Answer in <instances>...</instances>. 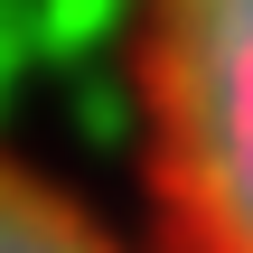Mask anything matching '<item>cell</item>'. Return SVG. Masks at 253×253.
Returning a JSON list of instances; mask_svg holds the SVG:
<instances>
[{"mask_svg": "<svg viewBox=\"0 0 253 253\" xmlns=\"http://www.w3.org/2000/svg\"><path fill=\"white\" fill-rule=\"evenodd\" d=\"M131 84L169 253H253V0H141Z\"/></svg>", "mask_w": 253, "mask_h": 253, "instance_id": "obj_1", "label": "cell"}, {"mask_svg": "<svg viewBox=\"0 0 253 253\" xmlns=\"http://www.w3.org/2000/svg\"><path fill=\"white\" fill-rule=\"evenodd\" d=\"M0 253H113V235L0 150Z\"/></svg>", "mask_w": 253, "mask_h": 253, "instance_id": "obj_2", "label": "cell"}]
</instances>
